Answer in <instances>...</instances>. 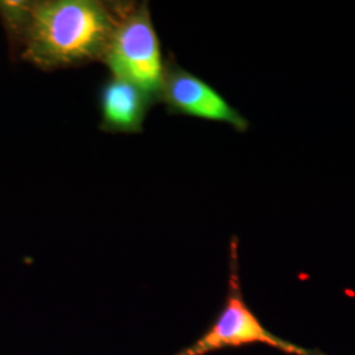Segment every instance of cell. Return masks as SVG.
I'll return each mask as SVG.
<instances>
[{
	"instance_id": "1",
	"label": "cell",
	"mask_w": 355,
	"mask_h": 355,
	"mask_svg": "<svg viewBox=\"0 0 355 355\" xmlns=\"http://www.w3.org/2000/svg\"><path fill=\"white\" fill-rule=\"evenodd\" d=\"M123 3L98 0L0 1L12 57L41 70L101 61Z\"/></svg>"
},
{
	"instance_id": "4",
	"label": "cell",
	"mask_w": 355,
	"mask_h": 355,
	"mask_svg": "<svg viewBox=\"0 0 355 355\" xmlns=\"http://www.w3.org/2000/svg\"><path fill=\"white\" fill-rule=\"evenodd\" d=\"M159 101L165 103L168 114L227 124L240 133L250 128V121L215 87L179 66L173 57L166 60Z\"/></svg>"
},
{
	"instance_id": "5",
	"label": "cell",
	"mask_w": 355,
	"mask_h": 355,
	"mask_svg": "<svg viewBox=\"0 0 355 355\" xmlns=\"http://www.w3.org/2000/svg\"><path fill=\"white\" fill-rule=\"evenodd\" d=\"M152 96L121 76H110L99 91L101 128L111 133H140Z\"/></svg>"
},
{
	"instance_id": "3",
	"label": "cell",
	"mask_w": 355,
	"mask_h": 355,
	"mask_svg": "<svg viewBox=\"0 0 355 355\" xmlns=\"http://www.w3.org/2000/svg\"><path fill=\"white\" fill-rule=\"evenodd\" d=\"M103 61L111 76L127 79L149 94L154 102L159 101L166 62L146 1L123 3Z\"/></svg>"
},
{
	"instance_id": "2",
	"label": "cell",
	"mask_w": 355,
	"mask_h": 355,
	"mask_svg": "<svg viewBox=\"0 0 355 355\" xmlns=\"http://www.w3.org/2000/svg\"><path fill=\"white\" fill-rule=\"evenodd\" d=\"M239 248L240 240L233 236L229 243L228 291L220 312L196 341L174 355H208L252 345H265L287 355H325L286 341L263 327L243 297Z\"/></svg>"
}]
</instances>
